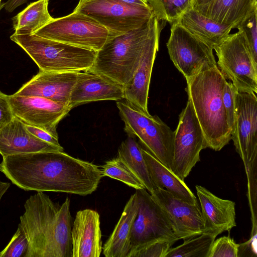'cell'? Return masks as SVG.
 I'll list each match as a JSON object with an SVG mask.
<instances>
[{
  "label": "cell",
  "mask_w": 257,
  "mask_h": 257,
  "mask_svg": "<svg viewBox=\"0 0 257 257\" xmlns=\"http://www.w3.org/2000/svg\"><path fill=\"white\" fill-rule=\"evenodd\" d=\"M72 257H99L102 251L100 216L95 210L77 212L71 228Z\"/></svg>",
  "instance_id": "19"
},
{
  "label": "cell",
  "mask_w": 257,
  "mask_h": 257,
  "mask_svg": "<svg viewBox=\"0 0 257 257\" xmlns=\"http://www.w3.org/2000/svg\"><path fill=\"white\" fill-rule=\"evenodd\" d=\"M0 171L25 191L56 192L85 196L103 177L97 165L63 151L38 152L3 157Z\"/></svg>",
  "instance_id": "1"
},
{
  "label": "cell",
  "mask_w": 257,
  "mask_h": 257,
  "mask_svg": "<svg viewBox=\"0 0 257 257\" xmlns=\"http://www.w3.org/2000/svg\"><path fill=\"white\" fill-rule=\"evenodd\" d=\"M124 99L123 87L107 77L88 71L79 72L71 91L69 105L71 109L88 102Z\"/></svg>",
  "instance_id": "18"
},
{
  "label": "cell",
  "mask_w": 257,
  "mask_h": 257,
  "mask_svg": "<svg viewBox=\"0 0 257 257\" xmlns=\"http://www.w3.org/2000/svg\"><path fill=\"white\" fill-rule=\"evenodd\" d=\"M161 207L179 239L207 232L198 204H191L173 196L164 189L157 188L150 193Z\"/></svg>",
  "instance_id": "16"
},
{
  "label": "cell",
  "mask_w": 257,
  "mask_h": 257,
  "mask_svg": "<svg viewBox=\"0 0 257 257\" xmlns=\"http://www.w3.org/2000/svg\"><path fill=\"white\" fill-rule=\"evenodd\" d=\"M125 3L132 5H137L146 7H150L147 0H121Z\"/></svg>",
  "instance_id": "40"
},
{
  "label": "cell",
  "mask_w": 257,
  "mask_h": 257,
  "mask_svg": "<svg viewBox=\"0 0 257 257\" xmlns=\"http://www.w3.org/2000/svg\"><path fill=\"white\" fill-rule=\"evenodd\" d=\"M177 22L213 50L234 29L232 25L214 21L193 8L184 12Z\"/></svg>",
  "instance_id": "22"
},
{
  "label": "cell",
  "mask_w": 257,
  "mask_h": 257,
  "mask_svg": "<svg viewBox=\"0 0 257 257\" xmlns=\"http://www.w3.org/2000/svg\"><path fill=\"white\" fill-rule=\"evenodd\" d=\"M49 0H38L30 4L13 18L15 33L34 34L53 19L48 7Z\"/></svg>",
  "instance_id": "27"
},
{
  "label": "cell",
  "mask_w": 257,
  "mask_h": 257,
  "mask_svg": "<svg viewBox=\"0 0 257 257\" xmlns=\"http://www.w3.org/2000/svg\"><path fill=\"white\" fill-rule=\"evenodd\" d=\"M151 180L156 188L164 189L175 197L191 204H198L197 198L181 180L147 150L142 148Z\"/></svg>",
  "instance_id": "24"
},
{
  "label": "cell",
  "mask_w": 257,
  "mask_h": 257,
  "mask_svg": "<svg viewBox=\"0 0 257 257\" xmlns=\"http://www.w3.org/2000/svg\"><path fill=\"white\" fill-rule=\"evenodd\" d=\"M254 92H238L236 112L231 131L236 152L241 158L245 172L257 164V97Z\"/></svg>",
  "instance_id": "13"
},
{
  "label": "cell",
  "mask_w": 257,
  "mask_h": 257,
  "mask_svg": "<svg viewBox=\"0 0 257 257\" xmlns=\"http://www.w3.org/2000/svg\"><path fill=\"white\" fill-rule=\"evenodd\" d=\"M28 241L20 226L6 247L0 252V257H26Z\"/></svg>",
  "instance_id": "32"
},
{
  "label": "cell",
  "mask_w": 257,
  "mask_h": 257,
  "mask_svg": "<svg viewBox=\"0 0 257 257\" xmlns=\"http://www.w3.org/2000/svg\"><path fill=\"white\" fill-rule=\"evenodd\" d=\"M166 23L154 17L139 66L132 79L123 87L125 100L146 112H149L148 100L152 69L159 50L161 32Z\"/></svg>",
  "instance_id": "15"
},
{
  "label": "cell",
  "mask_w": 257,
  "mask_h": 257,
  "mask_svg": "<svg viewBox=\"0 0 257 257\" xmlns=\"http://www.w3.org/2000/svg\"><path fill=\"white\" fill-rule=\"evenodd\" d=\"M238 91L231 81H225L222 91V102L228 124L231 132L233 128L236 112V99Z\"/></svg>",
  "instance_id": "33"
},
{
  "label": "cell",
  "mask_w": 257,
  "mask_h": 257,
  "mask_svg": "<svg viewBox=\"0 0 257 257\" xmlns=\"http://www.w3.org/2000/svg\"><path fill=\"white\" fill-rule=\"evenodd\" d=\"M34 34L96 52L115 36L95 20L74 11L53 18Z\"/></svg>",
  "instance_id": "9"
},
{
  "label": "cell",
  "mask_w": 257,
  "mask_h": 257,
  "mask_svg": "<svg viewBox=\"0 0 257 257\" xmlns=\"http://www.w3.org/2000/svg\"><path fill=\"white\" fill-rule=\"evenodd\" d=\"M154 16L141 27L110 38L96 52L88 72L102 75L124 87L133 77L141 58Z\"/></svg>",
  "instance_id": "4"
},
{
  "label": "cell",
  "mask_w": 257,
  "mask_h": 257,
  "mask_svg": "<svg viewBox=\"0 0 257 257\" xmlns=\"http://www.w3.org/2000/svg\"><path fill=\"white\" fill-rule=\"evenodd\" d=\"M1 8H2V5H1V0H0V10H1Z\"/></svg>",
  "instance_id": "42"
},
{
  "label": "cell",
  "mask_w": 257,
  "mask_h": 257,
  "mask_svg": "<svg viewBox=\"0 0 257 257\" xmlns=\"http://www.w3.org/2000/svg\"><path fill=\"white\" fill-rule=\"evenodd\" d=\"M101 169L103 177L117 180L136 190L146 189L141 180L118 157L105 162Z\"/></svg>",
  "instance_id": "30"
},
{
  "label": "cell",
  "mask_w": 257,
  "mask_h": 257,
  "mask_svg": "<svg viewBox=\"0 0 257 257\" xmlns=\"http://www.w3.org/2000/svg\"><path fill=\"white\" fill-rule=\"evenodd\" d=\"M67 197L60 204L44 192L27 199L20 226L28 241L26 257H72V217Z\"/></svg>",
  "instance_id": "2"
},
{
  "label": "cell",
  "mask_w": 257,
  "mask_h": 257,
  "mask_svg": "<svg viewBox=\"0 0 257 257\" xmlns=\"http://www.w3.org/2000/svg\"><path fill=\"white\" fill-rule=\"evenodd\" d=\"M203 15L220 23L236 25L257 9V0H213L193 8Z\"/></svg>",
  "instance_id": "25"
},
{
  "label": "cell",
  "mask_w": 257,
  "mask_h": 257,
  "mask_svg": "<svg viewBox=\"0 0 257 257\" xmlns=\"http://www.w3.org/2000/svg\"><path fill=\"white\" fill-rule=\"evenodd\" d=\"M14 115L25 124L43 130L58 138V124L71 110L69 105L39 96L9 95Z\"/></svg>",
  "instance_id": "14"
},
{
  "label": "cell",
  "mask_w": 257,
  "mask_h": 257,
  "mask_svg": "<svg viewBox=\"0 0 257 257\" xmlns=\"http://www.w3.org/2000/svg\"><path fill=\"white\" fill-rule=\"evenodd\" d=\"M239 244L229 236H222L213 241L208 257H238Z\"/></svg>",
  "instance_id": "34"
},
{
  "label": "cell",
  "mask_w": 257,
  "mask_h": 257,
  "mask_svg": "<svg viewBox=\"0 0 257 257\" xmlns=\"http://www.w3.org/2000/svg\"><path fill=\"white\" fill-rule=\"evenodd\" d=\"M174 243L171 241L155 242L137 252L133 257H165Z\"/></svg>",
  "instance_id": "35"
},
{
  "label": "cell",
  "mask_w": 257,
  "mask_h": 257,
  "mask_svg": "<svg viewBox=\"0 0 257 257\" xmlns=\"http://www.w3.org/2000/svg\"><path fill=\"white\" fill-rule=\"evenodd\" d=\"M166 44L171 61L187 80L217 65L213 49L176 22Z\"/></svg>",
  "instance_id": "11"
},
{
  "label": "cell",
  "mask_w": 257,
  "mask_h": 257,
  "mask_svg": "<svg viewBox=\"0 0 257 257\" xmlns=\"http://www.w3.org/2000/svg\"><path fill=\"white\" fill-rule=\"evenodd\" d=\"M73 11L95 20L115 36L141 27L154 17L150 7L121 0H79Z\"/></svg>",
  "instance_id": "8"
},
{
  "label": "cell",
  "mask_w": 257,
  "mask_h": 257,
  "mask_svg": "<svg viewBox=\"0 0 257 257\" xmlns=\"http://www.w3.org/2000/svg\"><path fill=\"white\" fill-rule=\"evenodd\" d=\"M78 72L40 70L15 94L42 97L69 105L71 92Z\"/></svg>",
  "instance_id": "17"
},
{
  "label": "cell",
  "mask_w": 257,
  "mask_h": 257,
  "mask_svg": "<svg viewBox=\"0 0 257 257\" xmlns=\"http://www.w3.org/2000/svg\"><path fill=\"white\" fill-rule=\"evenodd\" d=\"M235 29L243 32L252 58L257 63V9L239 22Z\"/></svg>",
  "instance_id": "31"
},
{
  "label": "cell",
  "mask_w": 257,
  "mask_h": 257,
  "mask_svg": "<svg viewBox=\"0 0 257 257\" xmlns=\"http://www.w3.org/2000/svg\"><path fill=\"white\" fill-rule=\"evenodd\" d=\"M48 151H63V148L35 137L27 130L25 124L15 116L0 130V155L3 157Z\"/></svg>",
  "instance_id": "20"
},
{
  "label": "cell",
  "mask_w": 257,
  "mask_h": 257,
  "mask_svg": "<svg viewBox=\"0 0 257 257\" xmlns=\"http://www.w3.org/2000/svg\"><path fill=\"white\" fill-rule=\"evenodd\" d=\"M25 126L30 133L38 138L57 146H61L59 143L58 138L55 137L48 132L28 124H25Z\"/></svg>",
  "instance_id": "37"
},
{
  "label": "cell",
  "mask_w": 257,
  "mask_h": 257,
  "mask_svg": "<svg viewBox=\"0 0 257 257\" xmlns=\"http://www.w3.org/2000/svg\"><path fill=\"white\" fill-rule=\"evenodd\" d=\"M11 184L9 182H3L0 180V203L2 197L10 188Z\"/></svg>",
  "instance_id": "39"
},
{
  "label": "cell",
  "mask_w": 257,
  "mask_h": 257,
  "mask_svg": "<svg viewBox=\"0 0 257 257\" xmlns=\"http://www.w3.org/2000/svg\"><path fill=\"white\" fill-rule=\"evenodd\" d=\"M216 235L204 232L184 239L182 244L171 248L165 257H208Z\"/></svg>",
  "instance_id": "28"
},
{
  "label": "cell",
  "mask_w": 257,
  "mask_h": 257,
  "mask_svg": "<svg viewBox=\"0 0 257 257\" xmlns=\"http://www.w3.org/2000/svg\"><path fill=\"white\" fill-rule=\"evenodd\" d=\"M213 0H193L192 3V8L206 5Z\"/></svg>",
  "instance_id": "41"
},
{
  "label": "cell",
  "mask_w": 257,
  "mask_h": 257,
  "mask_svg": "<svg viewBox=\"0 0 257 257\" xmlns=\"http://www.w3.org/2000/svg\"><path fill=\"white\" fill-rule=\"evenodd\" d=\"M139 207L137 193L128 199L112 233L102 247L105 257H127L130 249V234Z\"/></svg>",
  "instance_id": "23"
},
{
  "label": "cell",
  "mask_w": 257,
  "mask_h": 257,
  "mask_svg": "<svg viewBox=\"0 0 257 257\" xmlns=\"http://www.w3.org/2000/svg\"><path fill=\"white\" fill-rule=\"evenodd\" d=\"M116 106L128 136L138 137L146 150L172 171L174 133L158 116L142 110L126 100Z\"/></svg>",
  "instance_id": "6"
},
{
  "label": "cell",
  "mask_w": 257,
  "mask_h": 257,
  "mask_svg": "<svg viewBox=\"0 0 257 257\" xmlns=\"http://www.w3.org/2000/svg\"><path fill=\"white\" fill-rule=\"evenodd\" d=\"M174 133V156L172 172L181 180L189 174L200 161V153L207 148L203 132L191 101L179 115Z\"/></svg>",
  "instance_id": "12"
},
{
  "label": "cell",
  "mask_w": 257,
  "mask_h": 257,
  "mask_svg": "<svg viewBox=\"0 0 257 257\" xmlns=\"http://www.w3.org/2000/svg\"><path fill=\"white\" fill-rule=\"evenodd\" d=\"M117 157L141 180L150 193L157 189L150 178L142 147L135 137L128 135L119 146Z\"/></svg>",
  "instance_id": "26"
},
{
  "label": "cell",
  "mask_w": 257,
  "mask_h": 257,
  "mask_svg": "<svg viewBox=\"0 0 257 257\" xmlns=\"http://www.w3.org/2000/svg\"><path fill=\"white\" fill-rule=\"evenodd\" d=\"M139 207L132 226L130 249L127 257H133L138 251L158 241L179 240L161 207L146 189H137Z\"/></svg>",
  "instance_id": "10"
},
{
  "label": "cell",
  "mask_w": 257,
  "mask_h": 257,
  "mask_svg": "<svg viewBox=\"0 0 257 257\" xmlns=\"http://www.w3.org/2000/svg\"><path fill=\"white\" fill-rule=\"evenodd\" d=\"M14 116L9 103V95L0 90V130L9 123Z\"/></svg>",
  "instance_id": "36"
},
{
  "label": "cell",
  "mask_w": 257,
  "mask_h": 257,
  "mask_svg": "<svg viewBox=\"0 0 257 257\" xmlns=\"http://www.w3.org/2000/svg\"><path fill=\"white\" fill-rule=\"evenodd\" d=\"M193 0H147L154 16L159 21L170 25L177 22L181 16L192 8Z\"/></svg>",
  "instance_id": "29"
},
{
  "label": "cell",
  "mask_w": 257,
  "mask_h": 257,
  "mask_svg": "<svg viewBox=\"0 0 257 257\" xmlns=\"http://www.w3.org/2000/svg\"><path fill=\"white\" fill-rule=\"evenodd\" d=\"M217 66L240 92L257 93V63L252 58L243 32L228 35L213 49Z\"/></svg>",
  "instance_id": "7"
},
{
  "label": "cell",
  "mask_w": 257,
  "mask_h": 257,
  "mask_svg": "<svg viewBox=\"0 0 257 257\" xmlns=\"http://www.w3.org/2000/svg\"><path fill=\"white\" fill-rule=\"evenodd\" d=\"M10 39L20 46L43 71H87L92 66L96 53L92 50L34 34L14 33Z\"/></svg>",
  "instance_id": "5"
},
{
  "label": "cell",
  "mask_w": 257,
  "mask_h": 257,
  "mask_svg": "<svg viewBox=\"0 0 257 257\" xmlns=\"http://www.w3.org/2000/svg\"><path fill=\"white\" fill-rule=\"evenodd\" d=\"M226 79L215 66L186 80L185 90L193 106L207 148L221 150L231 140L222 102Z\"/></svg>",
  "instance_id": "3"
},
{
  "label": "cell",
  "mask_w": 257,
  "mask_h": 257,
  "mask_svg": "<svg viewBox=\"0 0 257 257\" xmlns=\"http://www.w3.org/2000/svg\"><path fill=\"white\" fill-rule=\"evenodd\" d=\"M195 188L207 232L217 236L236 226L235 202L221 199L203 186Z\"/></svg>",
  "instance_id": "21"
},
{
  "label": "cell",
  "mask_w": 257,
  "mask_h": 257,
  "mask_svg": "<svg viewBox=\"0 0 257 257\" xmlns=\"http://www.w3.org/2000/svg\"><path fill=\"white\" fill-rule=\"evenodd\" d=\"M27 1L28 0H8L2 5V7L4 8L8 12L11 13Z\"/></svg>",
  "instance_id": "38"
}]
</instances>
